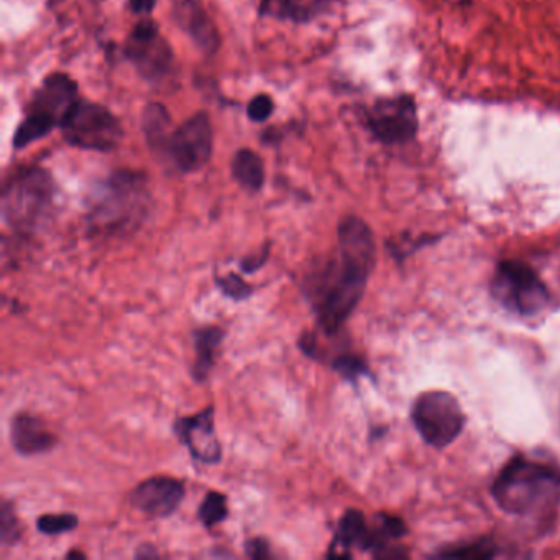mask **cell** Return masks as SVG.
I'll return each instance as SVG.
<instances>
[{
    "instance_id": "1",
    "label": "cell",
    "mask_w": 560,
    "mask_h": 560,
    "mask_svg": "<svg viewBox=\"0 0 560 560\" xmlns=\"http://www.w3.org/2000/svg\"><path fill=\"white\" fill-rule=\"evenodd\" d=\"M375 257L372 229L357 215H347L337 228L336 248L304 271L301 291L326 336L339 334L359 307Z\"/></svg>"
},
{
    "instance_id": "2",
    "label": "cell",
    "mask_w": 560,
    "mask_h": 560,
    "mask_svg": "<svg viewBox=\"0 0 560 560\" xmlns=\"http://www.w3.org/2000/svg\"><path fill=\"white\" fill-rule=\"evenodd\" d=\"M152 208L149 183L142 173L116 172L91 199L88 224L91 231L119 237L139 229Z\"/></svg>"
},
{
    "instance_id": "16",
    "label": "cell",
    "mask_w": 560,
    "mask_h": 560,
    "mask_svg": "<svg viewBox=\"0 0 560 560\" xmlns=\"http://www.w3.org/2000/svg\"><path fill=\"white\" fill-rule=\"evenodd\" d=\"M11 442L22 457H35L54 451L58 438L47 428L44 419L24 411L11 419Z\"/></svg>"
},
{
    "instance_id": "7",
    "label": "cell",
    "mask_w": 560,
    "mask_h": 560,
    "mask_svg": "<svg viewBox=\"0 0 560 560\" xmlns=\"http://www.w3.org/2000/svg\"><path fill=\"white\" fill-rule=\"evenodd\" d=\"M491 294L508 311L520 317H536L550 303L549 288L537 271L523 260L500 261L491 280Z\"/></svg>"
},
{
    "instance_id": "27",
    "label": "cell",
    "mask_w": 560,
    "mask_h": 560,
    "mask_svg": "<svg viewBox=\"0 0 560 560\" xmlns=\"http://www.w3.org/2000/svg\"><path fill=\"white\" fill-rule=\"evenodd\" d=\"M275 110V103L267 94H258L248 104L247 114L254 122H265L270 119Z\"/></svg>"
},
{
    "instance_id": "21",
    "label": "cell",
    "mask_w": 560,
    "mask_h": 560,
    "mask_svg": "<svg viewBox=\"0 0 560 560\" xmlns=\"http://www.w3.org/2000/svg\"><path fill=\"white\" fill-rule=\"evenodd\" d=\"M198 517L199 523L208 527V529H212V527L224 523L229 517L228 494L215 490L208 491L205 500H202L201 506H199Z\"/></svg>"
},
{
    "instance_id": "32",
    "label": "cell",
    "mask_w": 560,
    "mask_h": 560,
    "mask_svg": "<svg viewBox=\"0 0 560 560\" xmlns=\"http://www.w3.org/2000/svg\"><path fill=\"white\" fill-rule=\"evenodd\" d=\"M68 559H71V557H86L83 552H80V550H71V552L67 553Z\"/></svg>"
},
{
    "instance_id": "24",
    "label": "cell",
    "mask_w": 560,
    "mask_h": 560,
    "mask_svg": "<svg viewBox=\"0 0 560 560\" xmlns=\"http://www.w3.org/2000/svg\"><path fill=\"white\" fill-rule=\"evenodd\" d=\"M80 526V520L73 513L44 514L37 520V529L45 536H61Z\"/></svg>"
},
{
    "instance_id": "9",
    "label": "cell",
    "mask_w": 560,
    "mask_h": 560,
    "mask_svg": "<svg viewBox=\"0 0 560 560\" xmlns=\"http://www.w3.org/2000/svg\"><path fill=\"white\" fill-rule=\"evenodd\" d=\"M412 424L424 442L445 448L464 431L465 416L457 398L444 389H432L418 396L411 411Z\"/></svg>"
},
{
    "instance_id": "31",
    "label": "cell",
    "mask_w": 560,
    "mask_h": 560,
    "mask_svg": "<svg viewBox=\"0 0 560 560\" xmlns=\"http://www.w3.org/2000/svg\"><path fill=\"white\" fill-rule=\"evenodd\" d=\"M159 550H156V547L150 546V544H147V546H140L139 549H137L136 557L137 559H142V557H145V559H149V557H159Z\"/></svg>"
},
{
    "instance_id": "5",
    "label": "cell",
    "mask_w": 560,
    "mask_h": 560,
    "mask_svg": "<svg viewBox=\"0 0 560 560\" xmlns=\"http://www.w3.org/2000/svg\"><path fill=\"white\" fill-rule=\"evenodd\" d=\"M405 536L406 524L401 517L380 513L370 524L362 511L350 508L337 524L327 557L347 559L352 557L353 549L372 552L373 557H389L393 549L389 544Z\"/></svg>"
},
{
    "instance_id": "12",
    "label": "cell",
    "mask_w": 560,
    "mask_h": 560,
    "mask_svg": "<svg viewBox=\"0 0 560 560\" xmlns=\"http://www.w3.org/2000/svg\"><path fill=\"white\" fill-rule=\"evenodd\" d=\"M214 150V133L208 114L198 113L173 130L165 155L182 173H195L205 168Z\"/></svg>"
},
{
    "instance_id": "3",
    "label": "cell",
    "mask_w": 560,
    "mask_h": 560,
    "mask_svg": "<svg viewBox=\"0 0 560 560\" xmlns=\"http://www.w3.org/2000/svg\"><path fill=\"white\" fill-rule=\"evenodd\" d=\"M559 491V467L516 455L494 478L491 497L508 514L527 516L552 504Z\"/></svg>"
},
{
    "instance_id": "4",
    "label": "cell",
    "mask_w": 560,
    "mask_h": 560,
    "mask_svg": "<svg viewBox=\"0 0 560 560\" xmlns=\"http://www.w3.org/2000/svg\"><path fill=\"white\" fill-rule=\"evenodd\" d=\"M57 188L50 173L28 166L12 173L2 191V219L19 237L38 234L54 215Z\"/></svg>"
},
{
    "instance_id": "11",
    "label": "cell",
    "mask_w": 560,
    "mask_h": 560,
    "mask_svg": "<svg viewBox=\"0 0 560 560\" xmlns=\"http://www.w3.org/2000/svg\"><path fill=\"white\" fill-rule=\"evenodd\" d=\"M126 55L143 80L162 83L175 70V55L160 27L153 21L139 22L130 32L126 44Z\"/></svg>"
},
{
    "instance_id": "17",
    "label": "cell",
    "mask_w": 560,
    "mask_h": 560,
    "mask_svg": "<svg viewBox=\"0 0 560 560\" xmlns=\"http://www.w3.org/2000/svg\"><path fill=\"white\" fill-rule=\"evenodd\" d=\"M224 339L225 330L221 326H199L192 330L196 359L192 363L191 376L199 385L208 382L218 360L219 347Z\"/></svg>"
},
{
    "instance_id": "14",
    "label": "cell",
    "mask_w": 560,
    "mask_h": 560,
    "mask_svg": "<svg viewBox=\"0 0 560 560\" xmlns=\"http://www.w3.org/2000/svg\"><path fill=\"white\" fill-rule=\"evenodd\" d=\"M185 497L186 487L182 480L160 475L140 481L130 493V504L145 516L162 520L175 514Z\"/></svg>"
},
{
    "instance_id": "19",
    "label": "cell",
    "mask_w": 560,
    "mask_h": 560,
    "mask_svg": "<svg viewBox=\"0 0 560 560\" xmlns=\"http://www.w3.org/2000/svg\"><path fill=\"white\" fill-rule=\"evenodd\" d=\"M142 127L149 145L152 147V149L165 153L170 137H172L173 133L172 117H170L165 106L156 103L149 104V106L143 109Z\"/></svg>"
},
{
    "instance_id": "30",
    "label": "cell",
    "mask_w": 560,
    "mask_h": 560,
    "mask_svg": "<svg viewBox=\"0 0 560 560\" xmlns=\"http://www.w3.org/2000/svg\"><path fill=\"white\" fill-rule=\"evenodd\" d=\"M155 5L156 0H130V9H132L133 14L137 15L152 14Z\"/></svg>"
},
{
    "instance_id": "18",
    "label": "cell",
    "mask_w": 560,
    "mask_h": 560,
    "mask_svg": "<svg viewBox=\"0 0 560 560\" xmlns=\"http://www.w3.org/2000/svg\"><path fill=\"white\" fill-rule=\"evenodd\" d=\"M332 0H261L264 12L293 22H310L327 11Z\"/></svg>"
},
{
    "instance_id": "20",
    "label": "cell",
    "mask_w": 560,
    "mask_h": 560,
    "mask_svg": "<svg viewBox=\"0 0 560 560\" xmlns=\"http://www.w3.org/2000/svg\"><path fill=\"white\" fill-rule=\"evenodd\" d=\"M232 176L250 192H258L265 185V166L260 156L252 150H238L232 160Z\"/></svg>"
},
{
    "instance_id": "13",
    "label": "cell",
    "mask_w": 560,
    "mask_h": 560,
    "mask_svg": "<svg viewBox=\"0 0 560 560\" xmlns=\"http://www.w3.org/2000/svg\"><path fill=\"white\" fill-rule=\"evenodd\" d=\"M173 429L196 462L202 465L221 464L222 445L215 432L214 406L209 405L196 415L176 419Z\"/></svg>"
},
{
    "instance_id": "22",
    "label": "cell",
    "mask_w": 560,
    "mask_h": 560,
    "mask_svg": "<svg viewBox=\"0 0 560 560\" xmlns=\"http://www.w3.org/2000/svg\"><path fill=\"white\" fill-rule=\"evenodd\" d=\"M21 539V520L15 514L14 504L11 501L2 500V504H0V544L2 547H11Z\"/></svg>"
},
{
    "instance_id": "8",
    "label": "cell",
    "mask_w": 560,
    "mask_h": 560,
    "mask_svg": "<svg viewBox=\"0 0 560 560\" xmlns=\"http://www.w3.org/2000/svg\"><path fill=\"white\" fill-rule=\"evenodd\" d=\"M65 140L78 149L110 152L124 137L119 119L107 107L78 101L61 122Z\"/></svg>"
},
{
    "instance_id": "28",
    "label": "cell",
    "mask_w": 560,
    "mask_h": 560,
    "mask_svg": "<svg viewBox=\"0 0 560 560\" xmlns=\"http://www.w3.org/2000/svg\"><path fill=\"white\" fill-rule=\"evenodd\" d=\"M245 556L250 559L265 560L273 559L275 553L271 552L270 542L265 537H250L244 544Z\"/></svg>"
},
{
    "instance_id": "10",
    "label": "cell",
    "mask_w": 560,
    "mask_h": 560,
    "mask_svg": "<svg viewBox=\"0 0 560 560\" xmlns=\"http://www.w3.org/2000/svg\"><path fill=\"white\" fill-rule=\"evenodd\" d=\"M365 120L370 133L383 145H405L418 136V106L409 94L376 101Z\"/></svg>"
},
{
    "instance_id": "29",
    "label": "cell",
    "mask_w": 560,
    "mask_h": 560,
    "mask_svg": "<svg viewBox=\"0 0 560 560\" xmlns=\"http://www.w3.org/2000/svg\"><path fill=\"white\" fill-rule=\"evenodd\" d=\"M270 244H267L264 245L260 250L255 252V254L247 255L244 260H241V270L247 275L260 270V268L267 264L268 257H270Z\"/></svg>"
},
{
    "instance_id": "25",
    "label": "cell",
    "mask_w": 560,
    "mask_h": 560,
    "mask_svg": "<svg viewBox=\"0 0 560 560\" xmlns=\"http://www.w3.org/2000/svg\"><path fill=\"white\" fill-rule=\"evenodd\" d=\"M498 547L490 540H477V542L464 544V546L448 547L442 550L439 556L460 557V559H491L497 556Z\"/></svg>"
},
{
    "instance_id": "23",
    "label": "cell",
    "mask_w": 560,
    "mask_h": 560,
    "mask_svg": "<svg viewBox=\"0 0 560 560\" xmlns=\"http://www.w3.org/2000/svg\"><path fill=\"white\" fill-rule=\"evenodd\" d=\"M330 366H332L334 372L339 373L340 378L350 383H355L362 376L370 375L365 360L355 355V353H340L330 362Z\"/></svg>"
},
{
    "instance_id": "33",
    "label": "cell",
    "mask_w": 560,
    "mask_h": 560,
    "mask_svg": "<svg viewBox=\"0 0 560 560\" xmlns=\"http://www.w3.org/2000/svg\"><path fill=\"white\" fill-rule=\"evenodd\" d=\"M94 2H101V0H94Z\"/></svg>"
},
{
    "instance_id": "6",
    "label": "cell",
    "mask_w": 560,
    "mask_h": 560,
    "mask_svg": "<svg viewBox=\"0 0 560 560\" xmlns=\"http://www.w3.org/2000/svg\"><path fill=\"white\" fill-rule=\"evenodd\" d=\"M78 101L80 96L77 83L67 74L48 77L28 104L27 116L15 132V149H25L31 143L45 139L55 127H61L65 117Z\"/></svg>"
},
{
    "instance_id": "15",
    "label": "cell",
    "mask_w": 560,
    "mask_h": 560,
    "mask_svg": "<svg viewBox=\"0 0 560 560\" xmlns=\"http://www.w3.org/2000/svg\"><path fill=\"white\" fill-rule=\"evenodd\" d=\"M173 18L183 32L206 54H214L221 47V35L214 21L209 18L202 0H172Z\"/></svg>"
},
{
    "instance_id": "26",
    "label": "cell",
    "mask_w": 560,
    "mask_h": 560,
    "mask_svg": "<svg viewBox=\"0 0 560 560\" xmlns=\"http://www.w3.org/2000/svg\"><path fill=\"white\" fill-rule=\"evenodd\" d=\"M215 287L222 291L224 296L231 298L234 301H245L254 294V287L247 283L244 278L238 273L215 275Z\"/></svg>"
}]
</instances>
